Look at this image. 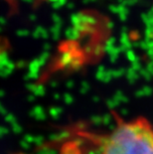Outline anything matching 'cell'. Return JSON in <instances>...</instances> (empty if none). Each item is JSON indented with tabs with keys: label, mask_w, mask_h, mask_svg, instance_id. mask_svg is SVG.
Segmentation results:
<instances>
[{
	"label": "cell",
	"mask_w": 153,
	"mask_h": 154,
	"mask_svg": "<svg viewBox=\"0 0 153 154\" xmlns=\"http://www.w3.org/2000/svg\"><path fill=\"white\" fill-rule=\"evenodd\" d=\"M99 154H153V123L141 116L120 120L103 139Z\"/></svg>",
	"instance_id": "6da1fadb"
},
{
	"label": "cell",
	"mask_w": 153,
	"mask_h": 154,
	"mask_svg": "<svg viewBox=\"0 0 153 154\" xmlns=\"http://www.w3.org/2000/svg\"><path fill=\"white\" fill-rule=\"evenodd\" d=\"M8 50V43L5 41V39L0 37V60L4 57Z\"/></svg>",
	"instance_id": "7a4b0ae2"
}]
</instances>
